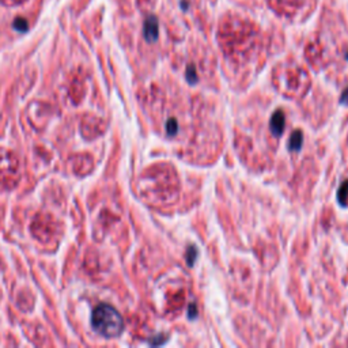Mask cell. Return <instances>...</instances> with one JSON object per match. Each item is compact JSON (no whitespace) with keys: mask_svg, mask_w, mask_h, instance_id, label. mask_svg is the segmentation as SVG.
Listing matches in <instances>:
<instances>
[{"mask_svg":"<svg viewBox=\"0 0 348 348\" xmlns=\"http://www.w3.org/2000/svg\"><path fill=\"white\" fill-rule=\"evenodd\" d=\"M166 131H167V134L170 135V136H174V135L177 134V131H178V124H177L176 120L172 119L167 121Z\"/></svg>","mask_w":348,"mask_h":348,"instance_id":"cell-7","label":"cell"},{"mask_svg":"<svg viewBox=\"0 0 348 348\" xmlns=\"http://www.w3.org/2000/svg\"><path fill=\"white\" fill-rule=\"evenodd\" d=\"M196 315H197V311H196V306L195 305H191V307H189V317H192V318H195Z\"/></svg>","mask_w":348,"mask_h":348,"instance_id":"cell-11","label":"cell"},{"mask_svg":"<svg viewBox=\"0 0 348 348\" xmlns=\"http://www.w3.org/2000/svg\"><path fill=\"white\" fill-rule=\"evenodd\" d=\"M196 256H197V250H196L195 246H192V249H188V253H186V261L189 265H193V261L196 260Z\"/></svg>","mask_w":348,"mask_h":348,"instance_id":"cell-8","label":"cell"},{"mask_svg":"<svg viewBox=\"0 0 348 348\" xmlns=\"http://www.w3.org/2000/svg\"><path fill=\"white\" fill-rule=\"evenodd\" d=\"M186 79H188V82H189V83H196V82H197L195 68L193 67L188 68V71H186Z\"/></svg>","mask_w":348,"mask_h":348,"instance_id":"cell-9","label":"cell"},{"mask_svg":"<svg viewBox=\"0 0 348 348\" xmlns=\"http://www.w3.org/2000/svg\"><path fill=\"white\" fill-rule=\"evenodd\" d=\"M347 193H348V181H345L344 184H341L340 189L337 192V199L340 204L345 205V199H347Z\"/></svg>","mask_w":348,"mask_h":348,"instance_id":"cell-5","label":"cell"},{"mask_svg":"<svg viewBox=\"0 0 348 348\" xmlns=\"http://www.w3.org/2000/svg\"><path fill=\"white\" fill-rule=\"evenodd\" d=\"M302 140H303L302 132H300V131H295L294 134L291 135L290 150H292V151L300 150V147H302Z\"/></svg>","mask_w":348,"mask_h":348,"instance_id":"cell-4","label":"cell"},{"mask_svg":"<svg viewBox=\"0 0 348 348\" xmlns=\"http://www.w3.org/2000/svg\"><path fill=\"white\" fill-rule=\"evenodd\" d=\"M14 29L21 32V33H25V32L29 30V24H28V21L24 20V18H17V20L14 21Z\"/></svg>","mask_w":348,"mask_h":348,"instance_id":"cell-6","label":"cell"},{"mask_svg":"<svg viewBox=\"0 0 348 348\" xmlns=\"http://www.w3.org/2000/svg\"><path fill=\"white\" fill-rule=\"evenodd\" d=\"M144 39L148 43H154L158 39V21L154 15H150L144 21Z\"/></svg>","mask_w":348,"mask_h":348,"instance_id":"cell-3","label":"cell"},{"mask_svg":"<svg viewBox=\"0 0 348 348\" xmlns=\"http://www.w3.org/2000/svg\"><path fill=\"white\" fill-rule=\"evenodd\" d=\"M340 102L344 104V105H348V89L344 91L343 94H341V100H340Z\"/></svg>","mask_w":348,"mask_h":348,"instance_id":"cell-10","label":"cell"},{"mask_svg":"<svg viewBox=\"0 0 348 348\" xmlns=\"http://www.w3.org/2000/svg\"><path fill=\"white\" fill-rule=\"evenodd\" d=\"M284 125H286V117H284V113L281 110H277L273 113L271 119V123H269V128H271V132L273 136H281L283 131H284Z\"/></svg>","mask_w":348,"mask_h":348,"instance_id":"cell-2","label":"cell"},{"mask_svg":"<svg viewBox=\"0 0 348 348\" xmlns=\"http://www.w3.org/2000/svg\"><path fill=\"white\" fill-rule=\"evenodd\" d=\"M91 325L96 332L108 338L117 337L124 330V319L121 314L113 306L106 303L98 305L93 310Z\"/></svg>","mask_w":348,"mask_h":348,"instance_id":"cell-1","label":"cell"}]
</instances>
